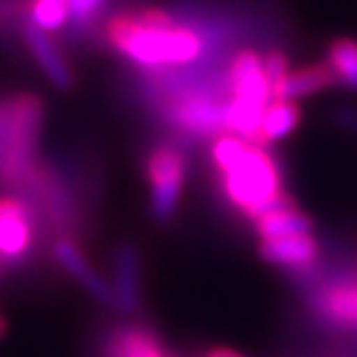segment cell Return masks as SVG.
<instances>
[{
    "mask_svg": "<svg viewBox=\"0 0 357 357\" xmlns=\"http://www.w3.org/2000/svg\"><path fill=\"white\" fill-rule=\"evenodd\" d=\"M211 158L220 174L225 199L251 223L262 213L292 202L283 190L278 162L267 146L225 132L213 142Z\"/></svg>",
    "mask_w": 357,
    "mask_h": 357,
    "instance_id": "obj_1",
    "label": "cell"
},
{
    "mask_svg": "<svg viewBox=\"0 0 357 357\" xmlns=\"http://www.w3.org/2000/svg\"><path fill=\"white\" fill-rule=\"evenodd\" d=\"M109 42L142 66H185L202 56V38L162 10H142L109 21Z\"/></svg>",
    "mask_w": 357,
    "mask_h": 357,
    "instance_id": "obj_2",
    "label": "cell"
},
{
    "mask_svg": "<svg viewBox=\"0 0 357 357\" xmlns=\"http://www.w3.org/2000/svg\"><path fill=\"white\" fill-rule=\"evenodd\" d=\"M45 102L33 93L0 100V188L19 185L38 162Z\"/></svg>",
    "mask_w": 357,
    "mask_h": 357,
    "instance_id": "obj_3",
    "label": "cell"
},
{
    "mask_svg": "<svg viewBox=\"0 0 357 357\" xmlns=\"http://www.w3.org/2000/svg\"><path fill=\"white\" fill-rule=\"evenodd\" d=\"M146 176L151 183V216L155 223H169L181 202L185 155L174 146L153 149L146 160Z\"/></svg>",
    "mask_w": 357,
    "mask_h": 357,
    "instance_id": "obj_4",
    "label": "cell"
},
{
    "mask_svg": "<svg viewBox=\"0 0 357 357\" xmlns=\"http://www.w3.org/2000/svg\"><path fill=\"white\" fill-rule=\"evenodd\" d=\"M169 116L176 128L197 137H220L227 132L225 100H216L206 93H188L178 98Z\"/></svg>",
    "mask_w": 357,
    "mask_h": 357,
    "instance_id": "obj_5",
    "label": "cell"
},
{
    "mask_svg": "<svg viewBox=\"0 0 357 357\" xmlns=\"http://www.w3.org/2000/svg\"><path fill=\"white\" fill-rule=\"evenodd\" d=\"M38 232L28 204L19 197H0V258L3 262H19L26 258Z\"/></svg>",
    "mask_w": 357,
    "mask_h": 357,
    "instance_id": "obj_6",
    "label": "cell"
},
{
    "mask_svg": "<svg viewBox=\"0 0 357 357\" xmlns=\"http://www.w3.org/2000/svg\"><path fill=\"white\" fill-rule=\"evenodd\" d=\"M313 311L334 327L357 330V276L323 283L311 297Z\"/></svg>",
    "mask_w": 357,
    "mask_h": 357,
    "instance_id": "obj_7",
    "label": "cell"
},
{
    "mask_svg": "<svg viewBox=\"0 0 357 357\" xmlns=\"http://www.w3.org/2000/svg\"><path fill=\"white\" fill-rule=\"evenodd\" d=\"M52 251H54L56 262H59V265L66 269L68 274L73 276L93 299H96V302L109 306V309H112V306H114L112 283L89 265L86 255L82 253V248L77 246V241H73L70 237H59V239H54Z\"/></svg>",
    "mask_w": 357,
    "mask_h": 357,
    "instance_id": "obj_8",
    "label": "cell"
},
{
    "mask_svg": "<svg viewBox=\"0 0 357 357\" xmlns=\"http://www.w3.org/2000/svg\"><path fill=\"white\" fill-rule=\"evenodd\" d=\"M227 89H230V98L262 107V109L271 102V86L258 54L241 52L239 56H234L230 73H227Z\"/></svg>",
    "mask_w": 357,
    "mask_h": 357,
    "instance_id": "obj_9",
    "label": "cell"
},
{
    "mask_svg": "<svg viewBox=\"0 0 357 357\" xmlns=\"http://www.w3.org/2000/svg\"><path fill=\"white\" fill-rule=\"evenodd\" d=\"M21 35L28 47V52L35 59V63L40 66V70L45 73V77L52 82L54 89L59 91H70L75 86V73L70 68V63L66 61V56L61 54V49L54 45V40L49 38L45 31H40L38 26L26 24L21 26Z\"/></svg>",
    "mask_w": 357,
    "mask_h": 357,
    "instance_id": "obj_10",
    "label": "cell"
},
{
    "mask_svg": "<svg viewBox=\"0 0 357 357\" xmlns=\"http://www.w3.org/2000/svg\"><path fill=\"white\" fill-rule=\"evenodd\" d=\"M258 253L269 265L290 271H306L316 267V262L320 258V244L313 237V232H309V234H295V237L265 239L260 241Z\"/></svg>",
    "mask_w": 357,
    "mask_h": 357,
    "instance_id": "obj_11",
    "label": "cell"
},
{
    "mask_svg": "<svg viewBox=\"0 0 357 357\" xmlns=\"http://www.w3.org/2000/svg\"><path fill=\"white\" fill-rule=\"evenodd\" d=\"M114 309L132 316L139 309V251L130 241H123L114 251Z\"/></svg>",
    "mask_w": 357,
    "mask_h": 357,
    "instance_id": "obj_12",
    "label": "cell"
},
{
    "mask_svg": "<svg viewBox=\"0 0 357 357\" xmlns=\"http://www.w3.org/2000/svg\"><path fill=\"white\" fill-rule=\"evenodd\" d=\"M337 86L334 73L330 70L327 63H311V66L290 70L285 75V79H281L271 91V98L276 100H299V98H309L318 96L327 89Z\"/></svg>",
    "mask_w": 357,
    "mask_h": 357,
    "instance_id": "obj_13",
    "label": "cell"
},
{
    "mask_svg": "<svg viewBox=\"0 0 357 357\" xmlns=\"http://www.w3.org/2000/svg\"><path fill=\"white\" fill-rule=\"evenodd\" d=\"M253 225H255V232H258L260 241L313 232V218L309 213H304L302 209H297L295 199L283 206H276L274 211L262 213L258 220H253Z\"/></svg>",
    "mask_w": 357,
    "mask_h": 357,
    "instance_id": "obj_14",
    "label": "cell"
},
{
    "mask_svg": "<svg viewBox=\"0 0 357 357\" xmlns=\"http://www.w3.org/2000/svg\"><path fill=\"white\" fill-rule=\"evenodd\" d=\"M299 121H302V112H299V107L292 102V100L271 98L265 114H262L258 144L269 149L274 142L285 139L299 126Z\"/></svg>",
    "mask_w": 357,
    "mask_h": 357,
    "instance_id": "obj_15",
    "label": "cell"
},
{
    "mask_svg": "<svg viewBox=\"0 0 357 357\" xmlns=\"http://www.w3.org/2000/svg\"><path fill=\"white\" fill-rule=\"evenodd\" d=\"M109 357H169L160 341L144 327H123L112 337Z\"/></svg>",
    "mask_w": 357,
    "mask_h": 357,
    "instance_id": "obj_16",
    "label": "cell"
},
{
    "mask_svg": "<svg viewBox=\"0 0 357 357\" xmlns=\"http://www.w3.org/2000/svg\"><path fill=\"white\" fill-rule=\"evenodd\" d=\"M327 66L339 86L357 93V40L337 38L327 47Z\"/></svg>",
    "mask_w": 357,
    "mask_h": 357,
    "instance_id": "obj_17",
    "label": "cell"
},
{
    "mask_svg": "<svg viewBox=\"0 0 357 357\" xmlns=\"http://www.w3.org/2000/svg\"><path fill=\"white\" fill-rule=\"evenodd\" d=\"M28 24L52 33L70 19V0H28Z\"/></svg>",
    "mask_w": 357,
    "mask_h": 357,
    "instance_id": "obj_18",
    "label": "cell"
},
{
    "mask_svg": "<svg viewBox=\"0 0 357 357\" xmlns=\"http://www.w3.org/2000/svg\"><path fill=\"white\" fill-rule=\"evenodd\" d=\"M262 70H265V77L269 82L271 91L281 79H285V75L290 73V61L283 52H269L265 59H262Z\"/></svg>",
    "mask_w": 357,
    "mask_h": 357,
    "instance_id": "obj_19",
    "label": "cell"
},
{
    "mask_svg": "<svg viewBox=\"0 0 357 357\" xmlns=\"http://www.w3.org/2000/svg\"><path fill=\"white\" fill-rule=\"evenodd\" d=\"M102 3L105 0H70V17L75 21H79V24L91 21Z\"/></svg>",
    "mask_w": 357,
    "mask_h": 357,
    "instance_id": "obj_20",
    "label": "cell"
},
{
    "mask_svg": "<svg viewBox=\"0 0 357 357\" xmlns=\"http://www.w3.org/2000/svg\"><path fill=\"white\" fill-rule=\"evenodd\" d=\"M334 121H337V126L341 130L351 132L357 137V109H351V107H344V109H339L334 114Z\"/></svg>",
    "mask_w": 357,
    "mask_h": 357,
    "instance_id": "obj_21",
    "label": "cell"
},
{
    "mask_svg": "<svg viewBox=\"0 0 357 357\" xmlns=\"http://www.w3.org/2000/svg\"><path fill=\"white\" fill-rule=\"evenodd\" d=\"M204 357H244V355L232 351V348H211Z\"/></svg>",
    "mask_w": 357,
    "mask_h": 357,
    "instance_id": "obj_22",
    "label": "cell"
},
{
    "mask_svg": "<svg viewBox=\"0 0 357 357\" xmlns=\"http://www.w3.org/2000/svg\"><path fill=\"white\" fill-rule=\"evenodd\" d=\"M5 332H7V323H5V320H3V318H0V339H3V337H5Z\"/></svg>",
    "mask_w": 357,
    "mask_h": 357,
    "instance_id": "obj_23",
    "label": "cell"
},
{
    "mask_svg": "<svg viewBox=\"0 0 357 357\" xmlns=\"http://www.w3.org/2000/svg\"><path fill=\"white\" fill-rule=\"evenodd\" d=\"M3 267H5V262H3V258H0V274H3Z\"/></svg>",
    "mask_w": 357,
    "mask_h": 357,
    "instance_id": "obj_24",
    "label": "cell"
}]
</instances>
